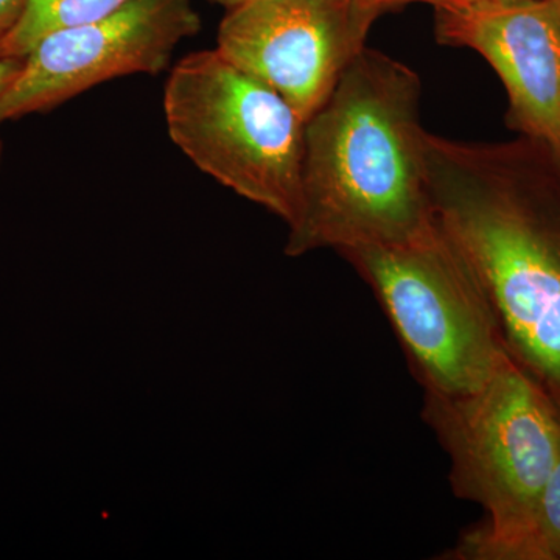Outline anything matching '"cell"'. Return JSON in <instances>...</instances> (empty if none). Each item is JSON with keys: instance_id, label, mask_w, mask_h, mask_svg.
I'll return each mask as SVG.
<instances>
[{"instance_id": "6da1fadb", "label": "cell", "mask_w": 560, "mask_h": 560, "mask_svg": "<svg viewBox=\"0 0 560 560\" xmlns=\"http://www.w3.org/2000/svg\"><path fill=\"white\" fill-rule=\"evenodd\" d=\"M442 230L477 276L508 353L560 408V156L541 140L463 142L423 130Z\"/></svg>"}, {"instance_id": "7a4b0ae2", "label": "cell", "mask_w": 560, "mask_h": 560, "mask_svg": "<svg viewBox=\"0 0 560 560\" xmlns=\"http://www.w3.org/2000/svg\"><path fill=\"white\" fill-rule=\"evenodd\" d=\"M422 84L364 47L305 124L301 208L285 253L407 241L434 220L419 124Z\"/></svg>"}, {"instance_id": "3957f363", "label": "cell", "mask_w": 560, "mask_h": 560, "mask_svg": "<svg viewBox=\"0 0 560 560\" xmlns=\"http://www.w3.org/2000/svg\"><path fill=\"white\" fill-rule=\"evenodd\" d=\"M423 419L451 456L459 499L486 511L452 559L533 560L534 529L560 442V408L510 353L481 389L425 394Z\"/></svg>"}, {"instance_id": "277c9868", "label": "cell", "mask_w": 560, "mask_h": 560, "mask_svg": "<svg viewBox=\"0 0 560 560\" xmlns=\"http://www.w3.org/2000/svg\"><path fill=\"white\" fill-rule=\"evenodd\" d=\"M374 291L425 394L481 389L506 355L477 276L431 221L404 242L340 253Z\"/></svg>"}, {"instance_id": "5b68a950", "label": "cell", "mask_w": 560, "mask_h": 560, "mask_svg": "<svg viewBox=\"0 0 560 560\" xmlns=\"http://www.w3.org/2000/svg\"><path fill=\"white\" fill-rule=\"evenodd\" d=\"M164 114L173 143L201 172L293 223L307 121L279 92L217 50L194 51L172 69Z\"/></svg>"}, {"instance_id": "8992f818", "label": "cell", "mask_w": 560, "mask_h": 560, "mask_svg": "<svg viewBox=\"0 0 560 560\" xmlns=\"http://www.w3.org/2000/svg\"><path fill=\"white\" fill-rule=\"evenodd\" d=\"M381 16L363 0H243L226 9L215 50L308 121Z\"/></svg>"}, {"instance_id": "52a82bcc", "label": "cell", "mask_w": 560, "mask_h": 560, "mask_svg": "<svg viewBox=\"0 0 560 560\" xmlns=\"http://www.w3.org/2000/svg\"><path fill=\"white\" fill-rule=\"evenodd\" d=\"M194 0H131L102 20L51 32L22 57L0 101V124L40 113L135 73H160L180 40L197 35Z\"/></svg>"}, {"instance_id": "ba28073f", "label": "cell", "mask_w": 560, "mask_h": 560, "mask_svg": "<svg viewBox=\"0 0 560 560\" xmlns=\"http://www.w3.org/2000/svg\"><path fill=\"white\" fill-rule=\"evenodd\" d=\"M434 9L438 43L480 54L506 88V124L560 156V13L552 0Z\"/></svg>"}, {"instance_id": "9c48e42d", "label": "cell", "mask_w": 560, "mask_h": 560, "mask_svg": "<svg viewBox=\"0 0 560 560\" xmlns=\"http://www.w3.org/2000/svg\"><path fill=\"white\" fill-rule=\"evenodd\" d=\"M131 0H28L14 31L3 43L0 57L22 58L51 32L102 20Z\"/></svg>"}, {"instance_id": "30bf717a", "label": "cell", "mask_w": 560, "mask_h": 560, "mask_svg": "<svg viewBox=\"0 0 560 560\" xmlns=\"http://www.w3.org/2000/svg\"><path fill=\"white\" fill-rule=\"evenodd\" d=\"M533 560H560V442L534 529Z\"/></svg>"}, {"instance_id": "8fae6325", "label": "cell", "mask_w": 560, "mask_h": 560, "mask_svg": "<svg viewBox=\"0 0 560 560\" xmlns=\"http://www.w3.org/2000/svg\"><path fill=\"white\" fill-rule=\"evenodd\" d=\"M28 0H0V49L16 27Z\"/></svg>"}, {"instance_id": "7c38bea8", "label": "cell", "mask_w": 560, "mask_h": 560, "mask_svg": "<svg viewBox=\"0 0 560 560\" xmlns=\"http://www.w3.org/2000/svg\"><path fill=\"white\" fill-rule=\"evenodd\" d=\"M537 2V0H433L431 7L459 5V7H506L522 5V3Z\"/></svg>"}, {"instance_id": "4fadbf2b", "label": "cell", "mask_w": 560, "mask_h": 560, "mask_svg": "<svg viewBox=\"0 0 560 560\" xmlns=\"http://www.w3.org/2000/svg\"><path fill=\"white\" fill-rule=\"evenodd\" d=\"M21 62L22 58L0 57V101H2L3 94H5L11 81L16 77ZM0 164H2V143H0Z\"/></svg>"}, {"instance_id": "5bb4252c", "label": "cell", "mask_w": 560, "mask_h": 560, "mask_svg": "<svg viewBox=\"0 0 560 560\" xmlns=\"http://www.w3.org/2000/svg\"><path fill=\"white\" fill-rule=\"evenodd\" d=\"M363 2L385 14L388 11L400 9V7L410 5V3H429L430 5L433 0H363Z\"/></svg>"}, {"instance_id": "9a60e30c", "label": "cell", "mask_w": 560, "mask_h": 560, "mask_svg": "<svg viewBox=\"0 0 560 560\" xmlns=\"http://www.w3.org/2000/svg\"><path fill=\"white\" fill-rule=\"evenodd\" d=\"M210 2L217 3V5L223 7L224 10L231 9V7L237 5L243 0H210Z\"/></svg>"}, {"instance_id": "2e32d148", "label": "cell", "mask_w": 560, "mask_h": 560, "mask_svg": "<svg viewBox=\"0 0 560 560\" xmlns=\"http://www.w3.org/2000/svg\"><path fill=\"white\" fill-rule=\"evenodd\" d=\"M552 2L556 3V7H558L559 13H560V0H552Z\"/></svg>"}]
</instances>
